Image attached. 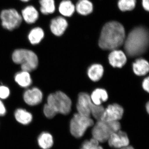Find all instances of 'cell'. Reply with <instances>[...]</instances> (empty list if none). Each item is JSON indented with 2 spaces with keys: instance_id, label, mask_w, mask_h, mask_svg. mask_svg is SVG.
<instances>
[{
  "instance_id": "cell-34",
  "label": "cell",
  "mask_w": 149,
  "mask_h": 149,
  "mask_svg": "<svg viewBox=\"0 0 149 149\" xmlns=\"http://www.w3.org/2000/svg\"><path fill=\"white\" fill-rule=\"evenodd\" d=\"M20 1L22 2H27L29 1L30 0H20Z\"/></svg>"
},
{
  "instance_id": "cell-4",
  "label": "cell",
  "mask_w": 149,
  "mask_h": 149,
  "mask_svg": "<svg viewBox=\"0 0 149 149\" xmlns=\"http://www.w3.org/2000/svg\"><path fill=\"white\" fill-rule=\"evenodd\" d=\"M120 128L121 125L118 121L98 120L92 130L93 138L99 143H104L108 141L111 134L120 130Z\"/></svg>"
},
{
  "instance_id": "cell-8",
  "label": "cell",
  "mask_w": 149,
  "mask_h": 149,
  "mask_svg": "<svg viewBox=\"0 0 149 149\" xmlns=\"http://www.w3.org/2000/svg\"><path fill=\"white\" fill-rule=\"evenodd\" d=\"M93 105L91 96L88 94L85 93L79 94L76 107L79 114L90 117Z\"/></svg>"
},
{
  "instance_id": "cell-2",
  "label": "cell",
  "mask_w": 149,
  "mask_h": 149,
  "mask_svg": "<svg viewBox=\"0 0 149 149\" xmlns=\"http://www.w3.org/2000/svg\"><path fill=\"white\" fill-rule=\"evenodd\" d=\"M125 52L130 57L137 56L146 52L149 45V33L146 27H139L128 34L124 41Z\"/></svg>"
},
{
  "instance_id": "cell-24",
  "label": "cell",
  "mask_w": 149,
  "mask_h": 149,
  "mask_svg": "<svg viewBox=\"0 0 149 149\" xmlns=\"http://www.w3.org/2000/svg\"><path fill=\"white\" fill-rule=\"evenodd\" d=\"M40 11L45 15L54 13L55 10L54 0H40Z\"/></svg>"
},
{
  "instance_id": "cell-10",
  "label": "cell",
  "mask_w": 149,
  "mask_h": 149,
  "mask_svg": "<svg viewBox=\"0 0 149 149\" xmlns=\"http://www.w3.org/2000/svg\"><path fill=\"white\" fill-rule=\"evenodd\" d=\"M107 141L109 146L114 148H121L128 146L129 144L127 134L120 130L111 134Z\"/></svg>"
},
{
  "instance_id": "cell-6",
  "label": "cell",
  "mask_w": 149,
  "mask_h": 149,
  "mask_svg": "<svg viewBox=\"0 0 149 149\" xmlns=\"http://www.w3.org/2000/svg\"><path fill=\"white\" fill-rule=\"evenodd\" d=\"M94 125V121L89 117L75 113L70 122V131L72 136L79 139L84 136L89 127Z\"/></svg>"
},
{
  "instance_id": "cell-11",
  "label": "cell",
  "mask_w": 149,
  "mask_h": 149,
  "mask_svg": "<svg viewBox=\"0 0 149 149\" xmlns=\"http://www.w3.org/2000/svg\"><path fill=\"white\" fill-rule=\"evenodd\" d=\"M42 98V93L37 88L29 89L24 93V101L29 105L35 106L40 104Z\"/></svg>"
},
{
  "instance_id": "cell-18",
  "label": "cell",
  "mask_w": 149,
  "mask_h": 149,
  "mask_svg": "<svg viewBox=\"0 0 149 149\" xmlns=\"http://www.w3.org/2000/svg\"><path fill=\"white\" fill-rule=\"evenodd\" d=\"M77 12L81 15H87L93 12V3L89 0H79L76 5Z\"/></svg>"
},
{
  "instance_id": "cell-5",
  "label": "cell",
  "mask_w": 149,
  "mask_h": 149,
  "mask_svg": "<svg viewBox=\"0 0 149 149\" xmlns=\"http://www.w3.org/2000/svg\"><path fill=\"white\" fill-rule=\"evenodd\" d=\"M12 59L14 62L21 65L22 71L30 72L38 66V57L32 51L24 49L16 50L13 54Z\"/></svg>"
},
{
  "instance_id": "cell-1",
  "label": "cell",
  "mask_w": 149,
  "mask_h": 149,
  "mask_svg": "<svg viewBox=\"0 0 149 149\" xmlns=\"http://www.w3.org/2000/svg\"><path fill=\"white\" fill-rule=\"evenodd\" d=\"M125 39V30L122 24L111 21L104 25L99 41V45L103 49L116 50L122 46Z\"/></svg>"
},
{
  "instance_id": "cell-20",
  "label": "cell",
  "mask_w": 149,
  "mask_h": 149,
  "mask_svg": "<svg viewBox=\"0 0 149 149\" xmlns=\"http://www.w3.org/2000/svg\"><path fill=\"white\" fill-rule=\"evenodd\" d=\"M75 8V6L71 1L64 0L60 4L58 10L63 16L70 17L74 13Z\"/></svg>"
},
{
  "instance_id": "cell-14",
  "label": "cell",
  "mask_w": 149,
  "mask_h": 149,
  "mask_svg": "<svg viewBox=\"0 0 149 149\" xmlns=\"http://www.w3.org/2000/svg\"><path fill=\"white\" fill-rule=\"evenodd\" d=\"M21 16L26 23L31 24L37 21L39 18V14L35 7L29 6L22 11Z\"/></svg>"
},
{
  "instance_id": "cell-9",
  "label": "cell",
  "mask_w": 149,
  "mask_h": 149,
  "mask_svg": "<svg viewBox=\"0 0 149 149\" xmlns=\"http://www.w3.org/2000/svg\"><path fill=\"white\" fill-rule=\"evenodd\" d=\"M123 112V108L118 104L109 105L104 109L101 120L106 121H118L122 118Z\"/></svg>"
},
{
  "instance_id": "cell-30",
  "label": "cell",
  "mask_w": 149,
  "mask_h": 149,
  "mask_svg": "<svg viewBox=\"0 0 149 149\" xmlns=\"http://www.w3.org/2000/svg\"><path fill=\"white\" fill-rule=\"evenodd\" d=\"M6 113V110L4 105L3 103L0 100V116H4L5 115Z\"/></svg>"
},
{
  "instance_id": "cell-17",
  "label": "cell",
  "mask_w": 149,
  "mask_h": 149,
  "mask_svg": "<svg viewBox=\"0 0 149 149\" xmlns=\"http://www.w3.org/2000/svg\"><path fill=\"white\" fill-rule=\"evenodd\" d=\"M15 117L17 122L24 125L29 124L33 118L30 112L22 109L17 110L15 113Z\"/></svg>"
},
{
  "instance_id": "cell-16",
  "label": "cell",
  "mask_w": 149,
  "mask_h": 149,
  "mask_svg": "<svg viewBox=\"0 0 149 149\" xmlns=\"http://www.w3.org/2000/svg\"><path fill=\"white\" fill-rule=\"evenodd\" d=\"M133 70L134 73L139 76L146 75L148 72L149 63L144 59H137L133 64Z\"/></svg>"
},
{
  "instance_id": "cell-31",
  "label": "cell",
  "mask_w": 149,
  "mask_h": 149,
  "mask_svg": "<svg viewBox=\"0 0 149 149\" xmlns=\"http://www.w3.org/2000/svg\"><path fill=\"white\" fill-rule=\"evenodd\" d=\"M149 0H142V5L145 10L148 11L149 10Z\"/></svg>"
},
{
  "instance_id": "cell-27",
  "label": "cell",
  "mask_w": 149,
  "mask_h": 149,
  "mask_svg": "<svg viewBox=\"0 0 149 149\" xmlns=\"http://www.w3.org/2000/svg\"><path fill=\"white\" fill-rule=\"evenodd\" d=\"M105 109L101 105H96L93 103L92 110L91 114L93 115V117L98 120H101Z\"/></svg>"
},
{
  "instance_id": "cell-21",
  "label": "cell",
  "mask_w": 149,
  "mask_h": 149,
  "mask_svg": "<svg viewBox=\"0 0 149 149\" xmlns=\"http://www.w3.org/2000/svg\"><path fill=\"white\" fill-rule=\"evenodd\" d=\"M104 68L101 65L95 64L91 65L88 70V75L94 82L98 81L103 74Z\"/></svg>"
},
{
  "instance_id": "cell-3",
  "label": "cell",
  "mask_w": 149,
  "mask_h": 149,
  "mask_svg": "<svg viewBox=\"0 0 149 149\" xmlns=\"http://www.w3.org/2000/svg\"><path fill=\"white\" fill-rule=\"evenodd\" d=\"M71 105L72 102L69 97L61 91H58L48 96L47 103L45 107L49 113L55 116L58 113L69 114Z\"/></svg>"
},
{
  "instance_id": "cell-25",
  "label": "cell",
  "mask_w": 149,
  "mask_h": 149,
  "mask_svg": "<svg viewBox=\"0 0 149 149\" xmlns=\"http://www.w3.org/2000/svg\"><path fill=\"white\" fill-rule=\"evenodd\" d=\"M136 0H119L118 6L122 11L133 10L136 7Z\"/></svg>"
},
{
  "instance_id": "cell-12",
  "label": "cell",
  "mask_w": 149,
  "mask_h": 149,
  "mask_svg": "<svg viewBox=\"0 0 149 149\" xmlns=\"http://www.w3.org/2000/svg\"><path fill=\"white\" fill-rule=\"evenodd\" d=\"M68 26V23L65 18L58 16L51 20L50 29L53 34L57 36L63 35Z\"/></svg>"
},
{
  "instance_id": "cell-15",
  "label": "cell",
  "mask_w": 149,
  "mask_h": 149,
  "mask_svg": "<svg viewBox=\"0 0 149 149\" xmlns=\"http://www.w3.org/2000/svg\"><path fill=\"white\" fill-rule=\"evenodd\" d=\"M37 143L41 148L50 149L54 145L53 137L49 132H43L38 136Z\"/></svg>"
},
{
  "instance_id": "cell-22",
  "label": "cell",
  "mask_w": 149,
  "mask_h": 149,
  "mask_svg": "<svg viewBox=\"0 0 149 149\" xmlns=\"http://www.w3.org/2000/svg\"><path fill=\"white\" fill-rule=\"evenodd\" d=\"M45 35L44 30L40 27L33 28L29 32L28 39L32 45L39 44L43 39Z\"/></svg>"
},
{
  "instance_id": "cell-7",
  "label": "cell",
  "mask_w": 149,
  "mask_h": 149,
  "mask_svg": "<svg viewBox=\"0 0 149 149\" xmlns=\"http://www.w3.org/2000/svg\"><path fill=\"white\" fill-rule=\"evenodd\" d=\"M1 24L5 29L13 30L20 26L22 17L15 9H8L2 11L0 15Z\"/></svg>"
},
{
  "instance_id": "cell-28",
  "label": "cell",
  "mask_w": 149,
  "mask_h": 149,
  "mask_svg": "<svg viewBox=\"0 0 149 149\" xmlns=\"http://www.w3.org/2000/svg\"><path fill=\"white\" fill-rule=\"evenodd\" d=\"M10 90L8 88L5 86H0V98L6 99L10 95Z\"/></svg>"
},
{
  "instance_id": "cell-29",
  "label": "cell",
  "mask_w": 149,
  "mask_h": 149,
  "mask_svg": "<svg viewBox=\"0 0 149 149\" xmlns=\"http://www.w3.org/2000/svg\"><path fill=\"white\" fill-rule=\"evenodd\" d=\"M149 77L145 78L143 82V87L145 91L149 93Z\"/></svg>"
},
{
  "instance_id": "cell-13",
  "label": "cell",
  "mask_w": 149,
  "mask_h": 149,
  "mask_svg": "<svg viewBox=\"0 0 149 149\" xmlns=\"http://www.w3.org/2000/svg\"><path fill=\"white\" fill-rule=\"evenodd\" d=\"M110 64L113 67L122 68L126 63L127 58L125 54L120 50H114L109 56Z\"/></svg>"
},
{
  "instance_id": "cell-19",
  "label": "cell",
  "mask_w": 149,
  "mask_h": 149,
  "mask_svg": "<svg viewBox=\"0 0 149 149\" xmlns=\"http://www.w3.org/2000/svg\"><path fill=\"white\" fill-rule=\"evenodd\" d=\"M91 98L93 103L99 105L101 104L102 103L106 101L108 98V95L105 90L98 88L93 91Z\"/></svg>"
},
{
  "instance_id": "cell-26",
  "label": "cell",
  "mask_w": 149,
  "mask_h": 149,
  "mask_svg": "<svg viewBox=\"0 0 149 149\" xmlns=\"http://www.w3.org/2000/svg\"><path fill=\"white\" fill-rule=\"evenodd\" d=\"M80 149H104L99 145V142L95 139H91L83 142Z\"/></svg>"
},
{
  "instance_id": "cell-33",
  "label": "cell",
  "mask_w": 149,
  "mask_h": 149,
  "mask_svg": "<svg viewBox=\"0 0 149 149\" xmlns=\"http://www.w3.org/2000/svg\"><path fill=\"white\" fill-rule=\"evenodd\" d=\"M146 108L147 111L148 112V113L149 112V104L148 102L147 103L146 105Z\"/></svg>"
},
{
  "instance_id": "cell-23",
  "label": "cell",
  "mask_w": 149,
  "mask_h": 149,
  "mask_svg": "<svg viewBox=\"0 0 149 149\" xmlns=\"http://www.w3.org/2000/svg\"><path fill=\"white\" fill-rule=\"evenodd\" d=\"M15 81L23 88H27L32 83V79L29 72L22 71L17 73L15 77Z\"/></svg>"
},
{
  "instance_id": "cell-32",
  "label": "cell",
  "mask_w": 149,
  "mask_h": 149,
  "mask_svg": "<svg viewBox=\"0 0 149 149\" xmlns=\"http://www.w3.org/2000/svg\"><path fill=\"white\" fill-rule=\"evenodd\" d=\"M118 149H135L134 148H133V147L131 146H126L125 147H124V148H121Z\"/></svg>"
}]
</instances>
